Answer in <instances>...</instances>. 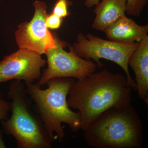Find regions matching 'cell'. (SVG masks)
Listing matches in <instances>:
<instances>
[{"instance_id": "cell-1", "label": "cell", "mask_w": 148, "mask_h": 148, "mask_svg": "<svg viewBox=\"0 0 148 148\" xmlns=\"http://www.w3.org/2000/svg\"><path fill=\"white\" fill-rule=\"evenodd\" d=\"M131 89L126 77L103 70L75 81L67 103L69 108L78 110L84 131L106 110L131 104Z\"/></svg>"}, {"instance_id": "cell-2", "label": "cell", "mask_w": 148, "mask_h": 148, "mask_svg": "<svg viewBox=\"0 0 148 148\" xmlns=\"http://www.w3.org/2000/svg\"><path fill=\"white\" fill-rule=\"evenodd\" d=\"M88 145L93 148H141L143 125L131 104L103 112L84 131Z\"/></svg>"}, {"instance_id": "cell-3", "label": "cell", "mask_w": 148, "mask_h": 148, "mask_svg": "<svg viewBox=\"0 0 148 148\" xmlns=\"http://www.w3.org/2000/svg\"><path fill=\"white\" fill-rule=\"evenodd\" d=\"M75 82L72 78H53L46 83L48 88L45 90L38 83L25 84L27 93L34 102L33 108L52 140L58 139L61 142L64 140L65 133L62 123L68 124L73 132L81 130L79 113L72 111L67 103V97Z\"/></svg>"}, {"instance_id": "cell-4", "label": "cell", "mask_w": 148, "mask_h": 148, "mask_svg": "<svg viewBox=\"0 0 148 148\" xmlns=\"http://www.w3.org/2000/svg\"><path fill=\"white\" fill-rule=\"evenodd\" d=\"M8 98L12 115L10 118L0 121L4 133L13 136L18 148H51L52 140L42 120L34 112L26 85L21 81L12 82Z\"/></svg>"}, {"instance_id": "cell-5", "label": "cell", "mask_w": 148, "mask_h": 148, "mask_svg": "<svg viewBox=\"0 0 148 148\" xmlns=\"http://www.w3.org/2000/svg\"><path fill=\"white\" fill-rule=\"evenodd\" d=\"M139 44V42H116L103 39L91 34L85 35L80 33L77 36V42L72 46L77 55L86 60L92 59L100 68L103 66L100 59H105L114 62L123 69L128 86L135 90L137 86L130 73L128 61Z\"/></svg>"}, {"instance_id": "cell-6", "label": "cell", "mask_w": 148, "mask_h": 148, "mask_svg": "<svg viewBox=\"0 0 148 148\" xmlns=\"http://www.w3.org/2000/svg\"><path fill=\"white\" fill-rule=\"evenodd\" d=\"M66 44L58 38L56 47L45 52L48 67L40 77L38 82L40 86L45 84L49 80L53 78H75L79 79L95 73L98 67L96 64L77 55L70 44H68L70 51H66L64 48Z\"/></svg>"}, {"instance_id": "cell-7", "label": "cell", "mask_w": 148, "mask_h": 148, "mask_svg": "<svg viewBox=\"0 0 148 148\" xmlns=\"http://www.w3.org/2000/svg\"><path fill=\"white\" fill-rule=\"evenodd\" d=\"M35 12L29 22L19 24L15 33V40L19 49L30 51L41 55L54 48L58 38L49 31L46 25L47 6L42 1L33 3Z\"/></svg>"}, {"instance_id": "cell-8", "label": "cell", "mask_w": 148, "mask_h": 148, "mask_svg": "<svg viewBox=\"0 0 148 148\" xmlns=\"http://www.w3.org/2000/svg\"><path fill=\"white\" fill-rule=\"evenodd\" d=\"M40 55L19 49L0 61V83L11 80L24 81L25 84L33 83L40 78L41 69L46 61Z\"/></svg>"}, {"instance_id": "cell-9", "label": "cell", "mask_w": 148, "mask_h": 148, "mask_svg": "<svg viewBox=\"0 0 148 148\" xmlns=\"http://www.w3.org/2000/svg\"><path fill=\"white\" fill-rule=\"evenodd\" d=\"M128 66L135 73L139 98L148 105V36L139 42L129 57Z\"/></svg>"}, {"instance_id": "cell-10", "label": "cell", "mask_w": 148, "mask_h": 148, "mask_svg": "<svg viewBox=\"0 0 148 148\" xmlns=\"http://www.w3.org/2000/svg\"><path fill=\"white\" fill-rule=\"evenodd\" d=\"M110 40L122 43L139 42L148 36V25H140L125 15L104 31Z\"/></svg>"}, {"instance_id": "cell-11", "label": "cell", "mask_w": 148, "mask_h": 148, "mask_svg": "<svg viewBox=\"0 0 148 148\" xmlns=\"http://www.w3.org/2000/svg\"><path fill=\"white\" fill-rule=\"evenodd\" d=\"M127 0H102L94 10L92 29L104 32L109 26L125 15Z\"/></svg>"}, {"instance_id": "cell-12", "label": "cell", "mask_w": 148, "mask_h": 148, "mask_svg": "<svg viewBox=\"0 0 148 148\" xmlns=\"http://www.w3.org/2000/svg\"><path fill=\"white\" fill-rule=\"evenodd\" d=\"M148 2V0H127L125 12L130 16L139 17Z\"/></svg>"}, {"instance_id": "cell-13", "label": "cell", "mask_w": 148, "mask_h": 148, "mask_svg": "<svg viewBox=\"0 0 148 148\" xmlns=\"http://www.w3.org/2000/svg\"><path fill=\"white\" fill-rule=\"evenodd\" d=\"M73 4L69 0H56L51 13L60 18H66L70 14L69 8Z\"/></svg>"}, {"instance_id": "cell-14", "label": "cell", "mask_w": 148, "mask_h": 148, "mask_svg": "<svg viewBox=\"0 0 148 148\" xmlns=\"http://www.w3.org/2000/svg\"><path fill=\"white\" fill-rule=\"evenodd\" d=\"M63 18L51 13L47 14L46 18V25L48 29L56 30L59 29L62 25Z\"/></svg>"}, {"instance_id": "cell-15", "label": "cell", "mask_w": 148, "mask_h": 148, "mask_svg": "<svg viewBox=\"0 0 148 148\" xmlns=\"http://www.w3.org/2000/svg\"><path fill=\"white\" fill-rule=\"evenodd\" d=\"M10 110L9 102L3 99L0 94V121L8 119V112Z\"/></svg>"}, {"instance_id": "cell-16", "label": "cell", "mask_w": 148, "mask_h": 148, "mask_svg": "<svg viewBox=\"0 0 148 148\" xmlns=\"http://www.w3.org/2000/svg\"><path fill=\"white\" fill-rule=\"evenodd\" d=\"M100 2V0H85L84 5L88 8H90L98 5Z\"/></svg>"}]
</instances>
